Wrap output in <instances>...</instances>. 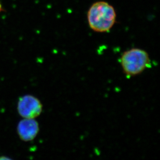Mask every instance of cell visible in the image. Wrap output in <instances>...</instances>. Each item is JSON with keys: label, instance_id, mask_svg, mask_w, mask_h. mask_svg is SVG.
Segmentation results:
<instances>
[{"label": "cell", "instance_id": "7a4b0ae2", "mask_svg": "<svg viewBox=\"0 0 160 160\" xmlns=\"http://www.w3.org/2000/svg\"><path fill=\"white\" fill-rule=\"evenodd\" d=\"M120 62L124 74L131 77L141 74L151 65L148 52L140 48L125 51L121 56Z\"/></svg>", "mask_w": 160, "mask_h": 160}, {"label": "cell", "instance_id": "3957f363", "mask_svg": "<svg viewBox=\"0 0 160 160\" xmlns=\"http://www.w3.org/2000/svg\"><path fill=\"white\" fill-rule=\"evenodd\" d=\"M17 111L22 118L35 119L42 112V104L36 97L27 94L19 99Z\"/></svg>", "mask_w": 160, "mask_h": 160}, {"label": "cell", "instance_id": "5b68a950", "mask_svg": "<svg viewBox=\"0 0 160 160\" xmlns=\"http://www.w3.org/2000/svg\"><path fill=\"white\" fill-rule=\"evenodd\" d=\"M1 9H2L1 5H0V11H1Z\"/></svg>", "mask_w": 160, "mask_h": 160}, {"label": "cell", "instance_id": "277c9868", "mask_svg": "<svg viewBox=\"0 0 160 160\" xmlns=\"http://www.w3.org/2000/svg\"><path fill=\"white\" fill-rule=\"evenodd\" d=\"M38 123L35 119L23 118L18 123L17 132L21 141L30 142L35 139L39 133Z\"/></svg>", "mask_w": 160, "mask_h": 160}, {"label": "cell", "instance_id": "6da1fadb", "mask_svg": "<svg viewBox=\"0 0 160 160\" xmlns=\"http://www.w3.org/2000/svg\"><path fill=\"white\" fill-rule=\"evenodd\" d=\"M91 29L97 32H108L115 24L116 12L106 2L100 1L91 5L87 14Z\"/></svg>", "mask_w": 160, "mask_h": 160}]
</instances>
